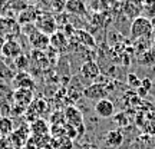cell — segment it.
<instances>
[{
	"label": "cell",
	"instance_id": "ac0fdd59",
	"mask_svg": "<svg viewBox=\"0 0 155 149\" xmlns=\"http://www.w3.org/2000/svg\"><path fill=\"white\" fill-rule=\"evenodd\" d=\"M66 10L69 13H73V15H85L86 7H85L83 0H68Z\"/></svg>",
	"mask_w": 155,
	"mask_h": 149
},
{
	"label": "cell",
	"instance_id": "4dcf8cb0",
	"mask_svg": "<svg viewBox=\"0 0 155 149\" xmlns=\"http://www.w3.org/2000/svg\"><path fill=\"white\" fill-rule=\"evenodd\" d=\"M79 149H98V146L95 144H91V142H85L79 146Z\"/></svg>",
	"mask_w": 155,
	"mask_h": 149
},
{
	"label": "cell",
	"instance_id": "484cf974",
	"mask_svg": "<svg viewBox=\"0 0 155 149\" xmlns=\"http://www.w3.org/2000/svg\"><path fill=\"white\" fill-rule=\"evenodd\" d=\"M66 3L68 0H50V7L55 13L61 15V13L66 10Z\"/></svg>",
	"mask_w": 155,
	"mask_h": 149
},
{
	"label": "cell",
	"instance_id": "4fadbf2b",
	"mask_svg": "<svg viewBox=\"0 0 155 149\" xmlns=\"http://www.w3.org/2000/svg\"><path fill=\"white\" fill-rule=\"evenodd\" d=\"M39 13L40 11L36 9V7H33V6H28L25 10H22L20 13H19V23L22 24V26H29V24H33V23H36V20H38L39 17Z\"/></svg>",
	"mask_w": 155,
	"mask_h": 149
},
{
	"label": "cell",
	"instance_id": "f1b7e54d",
	"mask_svg": "<svg viewBox=\"0 0 155 149\" xmlns=\"http://www.w3.org/2000/svg\"><path fill=\"white\" fill-rule=\"evenodd\" d=\"M12 2H13V0H0V13H3L7 7H10Z\"/></svg>",
	"mask_w": 155,
	"mask_h": 149
},
{
	"label": "cell",
	"instance_id": "e575fe53",
	"mask_svg": "<svg viewBox=\"0 0 155 149\" xmlns=\"http://www.w3.org/2000/svg\"><path fill=\"white\" fill-rule=\"evenodd\" d=\"M2 139H3V136H2V133H0V141H2Z\"/></svg>",
	"mask_w": 155,
	"mask_h": 149
},
{
	"label": "cell",
	"instance_id": "52a82bcc",
	"mask_svg": "<svg viewBox=\"0 0 155 149\" xmlns=\"http://www.w3.org/2000/svg\"><path fill=\"white\" fill-rule=\"evenodd\" d=\"M29 138H30V126L23 125L22 128H17L12 132V135L9 136V142L13 144L16 148H22L26 145Z\"/></svg>",
	"mask_w": 155,
	"mask_h": 149
},
{
	"label": "cell",
	"instance_id": "277c9868",
	"mask_svg": "<svg viewBox=\"0 0 155 149\" xmlns=\"http://www.w3.org/2000/svg\"><path fill=\"white\" fill-rule=\"evenodd\" d=\"M63 115H65V123L76 128L79 136H82L85 132V125H83V116L81 111L75 106H68L63 112Z\"/></svg>",
	"mask_w": 155,
	"mask_h": 149
},
{
	"label": "cell",
	"instance_id": "cb8c5ba5",
	"mask_svg": "<svg viewBox=\"0 0 155 149\" xmlns=\"http://www.w3.org/2000/svg\"><path fill=\"white\" fill-rule=\"evenodd\" d=\"M139 63H142L145 66H151L155 63V52L154 50H147L139 57Z\"/></svg>",
	"mask_w": 155,
	"mask_h": 149
},
{
	"label": "cell",
	"instance_id": "44dd1931",
	"mask_svg": "<svg viewBox=\"0 0 155 149\" xmlns=\"http://www.w3.org/2000/svg\"><path fill=\"white\" fill-rule=\"evenodd\" d=\"M13 77H15V75H13V72L10 70V67L7 66L5 57L0 56V79H2V80H9V79L13 80Z\"/></svg>",
	"mask_w": 155,
	"mask_h": 149
},
{
	"label": "cell",
	"instance_id": "e0dca14e",
	"mask_svg": "<svg viewBox=\"0 0 155 149\" xmlns=\"http://www.w3.org/2000/svg\"><path fill=\"white\" fill-rule=\"evenodd\" d=\"M30 63L35 67H38L39 70H45L49 66V56L45 53L43 50H33L32 49V55H30Z\"/></svg>",
	"mask_w": 155,
	"mask_h": 149
},
{
	"label": "cell",
	"instance_id": "7c38bea8",
	"mask_svg": "<svg viewBox=\"0 0 155 149\" xmlns=\"http://www.w3.org/2000/svg\"><path fill=\"white\" fill-rule=\"evenodd\" d=\"M13 85H15V89H30V90L35 89V80L29 72L16 73L13 77Z\"/></svg>",
	"mask_w": 155,
	"mask_h": 149
},
{
	"label": "cell",
	"instance_id": "1f68e13d",
	"mask_svg": "<svg viewBox=\"0 0 155 149\" xmlns=\"http://www.w3.org/2000/svg\"><path fill=\"white\" fill-rule=\"evenodd\" d=\"M25 2H26L29 6H35V5H38L40 0H25Z\"/></svg>",
	"mask_w": 155,
	"mask_h": 149
},
{
	"label": "cell",
	"instance_id": "836d02e7",
	"mask_svg": "<svg viewBox=\"0 0 155 149\" xmlns=\"http://www.w3.org/2000/svg\"><path fill=\"white\" fill-rule=\"evenodd\" d=\"M151 22H152V33H154L155 32V19L154 20H151Z\"/></svg>",
	"mask_w": 155,
	"mask_h": 149
},
{
	"label": "cell",
	"instance_id": "7402d4cb",
	"mask_svg": "<svg viewBox=\"0 0 155 149\" xmlns=\"http://www.w3.org/2000/svg\"><path fill=\"white\" fill-rule=\"evenodd\" d=\"M76 37L78 40L83 44V46H86V47H94L95 46V40L94 37L88 33V32H83V30H78L76 32Z\"/></svg>",
	"mask_w": 155,
	"mask_h": 149
},
{
	"label": "cell",
	"instance_id": "83f0119b",
	"mask_svg": "<svg viewBox=\"0 0 155 149\" xmlns=\"http://www.w3.org/2000/svg\"><path fill=\"white\" fill-rule=\"evenodd\" d=\"M128 83H129V85H131L132 88H137V89L141 86V82H139V79L135 76L134 73H131V75L128 76Z\"/></svg>",
	"mask_w": 155,
	"mask_h": 149
},
{
	"label": "cell",
	"instance_id": "3957f363",
	"mask_svg": "<svg viewBox=\"0 0 155 149\" xmlns=\"http://www.w3.org/2000/svg\"><path fill=\"white\" fill-rule=\"evenodd\" d=\"M35 26L38 30H40L42 33L52 36L53 33L58 32V22H56V17L50 13H39V17Z\"/></svg>",
	"mask_w": 155,
	"mask_h": 149
},
{
	"label": "cell",
	"instance_id": "d6986e66",
	"mask_svg": "<svg viewBox=\"0 0 155 149\" xmlns=\"http://www.w3.org/2000/svg\"><path fill=\"white\" fill-rule=\"evenodd\" d=\"M13 131H15L13 121L7 116H2L0 118V133H2V136H10Z\"/></svg>",
	"mask_w": 155,
	"mask_h": 149
},
{
	"label": "cell",
	"instance_id": "30bf717a",
	"mask_svg": "<svg viewBox=\"0 0 155 149\" xmlns=\"http://www.w3.org/2000/svg\"><path fill=\"white\" fill-rule=\"evenodd\" d=\"M48 111H49V103L45 99H42V98H38V99H35L33 102L30 103V106L26 109V113H29V115L33 113L35 119H39V118H42L43 115H46Z\"/></svg>",
	"mask_w": 155,
	"mask_h": 149
},
{
	"label": "cell",
	"instance_id": "7a4b0ae2",
	"mask_svg": "<svg viewBox=\"0 0 155 149\" xmlns=\"http://www.w3.org/2000/svg\"><path fill=\"white\" fill-rule=\"evenodd\" d=\"M29 42H30V46L33 50H43L45 49H49L50 46V36L48 34L42 33L40 30L36 29L35 24H29Z\"/></svg>",
	"mask_w": 155,
	"mask_h": 149
},
{
	"label": "cell",
	"instance_id": "603a6c76",
	"mask_svg": "<svg viewBox=\"0 0 155 149\" xmlns=\"http://www.w3.org/2000/svg\"><path fill=\"white\" fill-rule=\"evenodd\" d=\"M142 13L147 19H155V0H145L142 5Z\"/></svg>",
	"mask_w": 155,
	"mask_h": 149
},
{
	"label": "cell",
	"instance_id": "5bb4252c",
	"mask_svg": "<svg viewBox=\"0 0 155 149\" xmlns=\"http://www.w3.org/2000/svg\"><path fill=\"white\" fill-rule=\"evenodd\" d=\"M104 142L109 149H118L124 144V133L119 129H112L109 132H106Z\"/></svg>",
	"mask_w": 155,
	"mask_h": 149
},
{
	"label": "cell",
	"instance_id": "d6a6232c",
	"mask_svg": "<svg viewBox=\"0 0 155 149\" xmlns=\"http://www.w3.org/2000/svg\"><path fill=\"white\" fill-rule=\"evenodd\" d=\"M3 43H5V40H3V37L0 36V56H2V47H3Z\"/></svg>",
	"mask_w": 155,
	"mask_h": 149
},
{
	"label": "cell",
	"instance_id": "9c48e42d",
	"mask_svg": "<svg viewBox=\"0 0 155 149\" xmlns=\"http://www.w3.org/2000/svg\"><path fill=\"white\" fill-rule=\"evenodd\" d=\"M94 109H95V113L99 116V118H104V119L114 118V115H115V103L111 99H108V98L98 100L95 103Z\"/></svg>",
	"mask_w": 155,
	"mask_h": 149
},
{
	"label": "cell",
	"instance_id": "9a60e30c",
	"mask_svg": "<svg viewBox=\"0 0 155 149\" xmlns=\"http://www.w3.org/2000/svg\"><path fill=\"white\" fill-rule=\"evenodd\" d=\"M30 133L35 136H48L50 135V123L43 118H39L30 123Z\"/></svg>",
	"mask_w": 155,
	"mask_h": 149
},
{
	"label": "cell",
	"instance_id": "2e32d148",
	"mask_svg": "<svg viewBox=\"0 0 155 149\" xmlns=\"http://www.w3.org/2000/svg\"><path fill=\"white\" fill-rule=\"evenodd\" d=\"M69 46V42H68V37L65 33H62L61 30H58L56 33H53L50 36V47L58 52V53H62L65 52Z\"/></svg>",
	"mask_w": 155,
	"mask_h": 149
},
{
	"label": "cell",
	"instance_id": "ba28073f",
	"mask_svg": "<svg viewBox=\"0 0 155 149\" xmlns=\"http://www.w3.org/2000/svg\"><path fill=\"white\" fill-rule=\"evenodd\" d=\"M23 52H22V46L20 43L17 42L16 39H7L5 40L3 43V47H2V56L5 59H16L17 56H20Z\"/></svg>",
	"mask_w": 155,
	"mask_h": 149
},
{
	"label": "cell",
	"instance_id": "d4e9b609",
	"mask_svg": "<svg viewBox=\"0 0 155 149\" xmlns=\"http://www.w3.org/2000/svg\"><path fill=\"white\" fill-rule=\"evenodd\" d=\"M72 146H73L72 139L68 138V136L55 139V148L56 149H72Z\"/></svg>",
	"mask_w": 155,
	"mask_h": 149
},
{
	"label": "cell",
	"instance_id": "4316f807",
	"mask_svg": "<svg viewBox=\"0 0 155 149\" xmlns=\"http://www.w3.org/2000/svg\"><path fill=\"white\" fill-rule=\"evenodd\" d=\"M114 122H115L118 126L125 128L128 126V118L125 113H118V115H114Z\"/></svg>",
	"mask_w": 155,
	"mask_h": 149
},
{
	"label": "cell",
	"instance_id": "ffe728a7",
	"mask_svg": "<svg viewBox=\"0 0 155 149\" xmlns=\"http://www.w3.org/2000/svg\"><path fill=\"white\" fill-rule=\"evenodd\" d=\"M13 65H15L16 69H19V72H28L26 69H29V66H30V57H28L25 53H22L13 60Z\"/></svg>",
	"mask_w": 155,
	"mask_h": 149
},
{
	"label": "cell",
	"instance_id": "8fae6325",
	"mask_svg": "<svg viewBox=\"0 0 155 149\" xmlns=\"http://www.w3.org/2000/svg\"><path fill=\"white\" fill-rule=\"evenodd\" d=\"M81 75H82V77L86 79V80H96L101 75V69L96 62L88 60L81 66Z\"/></svg>",
	"mask_w": 155,
	"mask_h": 149
},
{
	"label": "cell",
	"instance_id": "8992f818",
	"mask_svg": "<svg viewBox=\"0 0 155 149\" xmlns=\"http://www.w3.org/2000/svg\"><path fill=\"white\" fill-rule=\"evenodd\" d=\"M33 100H35L33 90H30V89H15V92H13V102H15L16 106L26 111Z\"/></svg>",
	"mask_w": 155,
	"mask_h": 149
},
{
	"label": "cell",
	"instance_id": "f546056e",
	"mask_svg": "<svg viewBox=\"0 0 155 149\" xmlns=\"http://www.w3.org/2000/svg\"><path fill=\"white\" fill-rule=\"evenodd\" d=\"M141 88H144L147 92H148V90H151V88H152V83H151L150 79H144V80H141Z\"/></svg>",
	"mask_w": 155,
	"mask_h": 149
},
{
	"label": "cell",
	"instance_id": "5b68a950",
	"mask_svg": "<svg viewBox=\"0 0 155 149\" xmlns=\"http://www.w3.org/2000/svg\"><path fill=\"white\" fill-rule=\"evenodd\" d=\"M83 96L86 99H92V100H101V99H105L108 93H109V89L106 88L105 83H98L95 82L92 85H89L88 88L83 89Z\"/></svg>",
	"mask_w": 155,
	"mask_h": 149
},
{
	"label": "cell",
	"instance_id": "6da1fadb",
	"mask_svg": "<svg viewBox=\"0 0 155 149\" xmlns=\"http://www.w3.org/2000/svg\"><path fill=\"white\" fill-rule=\"evenodd\" d=\"M131 36L132 39H142V37H150L152 34V22L145 16L135 17L131 23Z\"/></svg>",
	"mask_w": 155,
	"mask_h": 149
}]
</instances>
